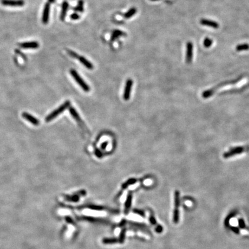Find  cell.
Here are the masks:
<instances>
[{
	"label": "cell",
	"instance_id": "obj_14",
	"mask_svg": "<svg viewBox=\"0 0 249 249\" xmlns=\"http://www.w3.org/2000/svg\"><path fill=\"white\" fill-rule=\"evenodd\" d=\"M131 201H132V194L131 193H129V194L127 196V198L125 204V210H124V214H127L129 212V211L131 208Z\"/></svg>",
	"mask_w": 249,
	"mask_h": 249
},
{
	"label": "cell",
	"instance_id": "obj_31",
	"mask_svg": "<svg viewBox=\"0 0 249 249\" xmlns=\"http://www.w3.org/2000/svg\"><path fill=\"white\" fill-rule=\"evenodd\" d=\"M49 1L51 2H53V0H49Z\"/></svg>",
	"mask_w": 249,
	"mask_h": 249
},
{
	"label": "cell",
	"instance_id": "obj_7",
	"mask_svg": "<svg viewBox=\"0 0 249 249\" xmlns=\"http://www.w3.org/2000/svg\"><path fill=\"white\" fill-rule=\"evenodd\" d=\"M2 5L10 6H22L24 4L23 0H1Z\"/></svg>",
	"mask_w": 249,
	"mask_h": 249
},
{
	"label": "cell",
	"instance_id": "obj_10",
	"mask_svg": "<svg viewBox=\"0 0 249 249\" xmlns=\"http://www.w3.org/2000/svg\"><path fill=\"white\" fill-rule=\"evenodd\" d=\"M193 46L192 43L191 42H188L187 44V48H186V62L189 64L191 61H192V58H193Z\"/></svg>",
	"mask_w": 249,
	"mask_h": 249
},
{
	"label": "cell",
	"instance_id": "obj_8",
	"mask_svg": "<svg viewBox=\"0 0 249 249\" xmlns=\"http://www.w3.org/2000/svg\"><path fill=\"white\" fill-rule=\"evenodd\" d=\"M22 117L35 126H38L39 125V121L38 119L36 118L35 117H34V116H32V115L30 114L29 113H23L22 114Z\"/></svg>",
	"mask_w": 249,
	"mask_h": 249
},
{
	"label": "cell",
	"instance_id": "obj_29",
	"mask_svg": "<svg viewBox=\"0 0 249 249\" xmlns=\"http://www.w3.org/2000/svg\"><path fill=\"white\" fill-rule=\"evenodd\" d=\"M107 144H108V142H103V143L102 144V145H101V148H102V149L105 150V149H106V147H107Z\"/></svg>",
	"mask_w": 249,
	"mask_h": 249
},
{
	"label": "cell",
	"instance_id": "obj_28",
	"mask_svg": "<svg viewBox=\"0 0 249 249\" xmlns=\"http://www.w3.org/2000/svg\"><path fill=\"white\" fill-rule=\"evenodd\" d=\"M133 212H134V213H136V214H139V215H140V216H144V212H142V211H139V210L135 209V210H134V211H133Z\"/></svg>",
	"mask_w": 249,
	"mask_h": 249
},
{
	"label": "cell",
	"instance_id": "obj_19",
	"mask_svg": "<svg viewBox=\"0 0 249 249\" xmlns=\"http://www.w3.org/2000/svg\"><path fill=\"white\" fill-rule=\"evenodd\" d=\"M68 6V4L67 2H65L63 4V6H62V13H61V19L62 20H64L65 15H66V12L67 11V8Z\"/></svg>",
	"mask_w": 249,
	"mask_h": 249
},
{
	"label": "cell",
	"instance_id": "obj_6",
	"mask_svg": "<svg viewBox=\"0 0 249 249\" xmlns=\"http://www.w3.org/2000/svg\"><path fill=\"white\" fill-rule=\"evenodd\" d=\"M132 85H133V81L131 79H128L126 81L125 89H124L123 95V99L125 100H128L130 99Z\"/></svg>",
	"mask_w": 249,
	"mask_h": 249
},
{
	"label": "cell",
	"instance_id": "obj_5",
	"mask_svg": "<svg viewBox=\"0 0 249 249\" xmlns=\"http://www.w3.org/2000/svg\"><path fill=\"white\" fill-rule=\"evenodd\" d=\"M175 209L173 214V222L174 223L177 224L179 222V211L178 208L180 205V198H179V192L178 191H175Z\"/></svg>",
	"mask_w": 249,
	"mask_h": 249
},
{
	"label": "cell",
	"instance_id": "obj_12",
	"mask_svg": "<svg viewBox=\"0 0 249 249\" xmlns=\"http://www.w3.org/2000/svg\"><path fill=\"white\" fill-rule=\"evenodd\" d=\"M49 12H50V4L47 3L45 4L44 11L43 13V16H42V22L44 24L48 23V17H49Z\"/></svg>",
	"mask_w": 249,
	"mask_h": 249
},
{
	"label": "cell",
	"instance_id": "obj_4",
	"mask_svg": "<svg viewBox=\"0 0 249 249\" xmlns=\"http://www.w3.org/2000/svg\"><path fill=\"white\" fill-rule=\"evenodd\" d=\"M71 74L75 81L81 87V88L85 92H89L90 91L89 85L84 81V80L80 76L77 71L74 69H71Z\"/></svg>",
	"mask_w": 249,
	"mask_h": 249
},
{
	"label": "cell",
	"instance_id": "obj_2",
	"mask_svg": "<svg viewBox=\"0 0 249 249\" xmlns=\"http://www.w3.org/2000/svg\"><path fill=\"white\" fill-rule=\"evenodd\" d=\"M246 152L249 153V146L236 147L231 148L229 149V151L225 152L223 154V157L225 159H228L230 157H232L234 156L242 154Z\"/></svg>",
	"mask_w": 249,
	"mask_h": 249
},
{
	"label": "cell",
	"instance_id": "obj_11",
	"mask_svg": "<svg viewBox=\"0 0 249 249\" xmlns=\"http://www.w3.org/2000/svg\"><path fill=\"white\" fill-rule=\"evenodd\" d=\"M69 112H70V113H71V116L74 118L75 119V120L82 126L83 128H84V123H83V121H82V119L80 118V116H79V115L78 114V113H77V112L76 111V110H75V108H73V107H69Z\"/></svg>",
	"mask_w": 249,
	"mask_h": 249
},
{
	"label": "cell",
	"instance_id": "obj_30",
	"mask_svg": "<svg viewBox=\"0 0 249 249\" xmlns=\"http://www.w3.org/2000/svg\"><path fill=\"white\" fill-rule=\"evenodd\" d=\"M71 17L72 19H77L79 17V15H77V14L74 13V14H73L71 15Z\"/></svg>",
	"mask_w": 249,
	"mask_h": 249
},
{
	"label": "cell",
	"instance_id": "obj_1",
	"mask_svg": "<svg viewBox=\"0 0 249 249\" xmlns=\"http://www.w3.org/2000/svg\"><path fill=\"white\" fill-rule=\"evenodd\" d=\"M248 82V80L246 78H242L241 79H239L236 81L219 84L203 92L202 94V97L204 99H208L223 91L240 89L247 84Z\"/></svg>",
	"mask_w": 249,
	"mask_h": 249
},
{
	"label": "cell",
	"instance_id": "obj_23",
	"mask_svg": "<svg viewBox=\"0 0 249 249\" xmlns=\"http://www.w3.org/2000/svg\"><path fill=\"white\" fill-rule=\"evenodd\" d=\"M136 8H132L129 11H128L125 14V16L126 18H129V17H131L132 16H133L136 13Z\"/></svg>",
	"mask_w": 249,
	"mask_h": 249
},
{
	"label": "cell",
	"instance_id": "obj_9",
	"mask_svg": "<svg viewBox=\"0 0 249 249\" xmlns=\"http://www.w3.org/2000/svg\"><path fill=\"white\" fill-rule=\"evenodd\" d=\"M86 194V191L85 190H81L79 192H78V193L73 195L71 196H66V200L70 201L76 202L78 201L79 200L80 197V196H85Z\"/></svg>",
	"mask_w": 249,
	"mask_h": 249
},
{
	"label": "cell",
	"instance_id": "obj_18",
	"mask_svg": "<svg viewBox=\"0 0 249 249\" xmlns=\"http://www.w3.org/2000/svg\"><path fill=\"white\" fill-rule=\"evenodd\" d=\"M249 49V45L247 43H243L237 45L236 50L237 51H242L244 50H248Z\"/></svg>",
	"mask_w": 249,
	"mask_h": 249
},
{
	"label": "cell",
	"instance_id": "obj_32",
	"mask_svg": "<svg viewBox=\"0 0 249 249\" xmlns=\"http://www.w3.org/2000/svg\"><path fill=\"white\" fill-rule=\"evenodd\" d=\"M152 1H157V0H152Z\"/></svg>",
	"mask_w": 249,
	"mask_h": 249
},
{
	"label": "cell",
	"instance_id": "obj_27",
	"mask_svg": "<svg viewBox=\"0 0 249 249\" xmlns=\"http://www.w3.org/2000/svg\"><path fill=\"white\" fill-rule=\"evenodd\" d=\"M155 230H156V232H157L158 233H160L163 231V228L161 225H157V226H156V228Z\"/></svg>",
	"mask_w": 249,
	"mask_h": 249
},
{
	"label": "cell",
	"instance_id": "obj_13",
	"mask_svg": "<svg viewBox=\"0 0 249 249\" xmlns=\"http://www.w3.org/2000/svg\"><path fill=\"white\" fill-rule=\"evenodd\" d=\"M200 23L203 25L211 27H212L214 28H218V27L219 26V24L217 23H216V22H214L212 20H207V19H201L200 20Z\"/></svg>",
	"mask_w": 249,
	"mask_h": 249
},
{
	"label": "cell",
	"instance_id": "obj_22",
	"mask_svg": "<svg viewBox=\"0 0 249 249\" xmlns=\"http://www.w3.org/2000/svg\"><path fill=\"white\" fill-rule=\"evenodd\" d=\"M212 43H213V41L211 39H209L208 38H205V40H204V46L205 48H209V47H211V46L212 45Z\"/></svg>",
	"mask_w": 249,
	"mask_h": 249
},
{
	"label": "cell",
	"instance_id": "obj_3",
	"mask_svg": "<svg viewBox=\"0 0 249 249\" xmlns=\"http://www.w3.org/2000/svg\"><path fill=\"white\" fill-rule=\"evenodd\" d=\"M71 106V102L70 101H66L65 103H64L62 105H61L58 108L54 110L51 113H50L48 115L46 118L45 121L46 122H48L55 118H56L59 114L63 113L67 108L70 107Z\"/></svg>",
	"mask_w": 249,
	"mask_h": 249
},
{
	"label": "cell",
	"instance_id": "obj_25",
	"mask_svg": "<svg viewBox=\"0 0 249 249\" xmlns=\"http://www.w3.org/2000/svg\"><path fill=\"white\" fill-rule=\"evenodd\" d=\"M95 154H96V156H97V157H98L99 158H100V157H102V153L100 152V151L99 150V149H96V150H95Z\"/></svg>",
	"mask_w": 249,
	"mask_h": 249
},
{
	"label": "cell",
	"instance_id": "obj_16",
	"mask_svg": "<svg viewBox=\"0 0 249 249\" xmlns=\"http://www.w3.org/2000/svg\"><path fill=\"white\" fill-rule=\"evenodd\" d=\"M79 60L80 61V62L82 64H83V65L85 66L87 68L89 69H92L94 68V66L93 65L89 62L88 61L86 58H85L83 57H79Z\"/></svg>",
	"mask_w": 249,
	"mask_h": 249
},
{
	"label": "cell",
	"instance_id": "obj_20",
	"mask_svg": "<svg viewBox=\"0 0 249 249\" xmlns=\"http://www.w3.org/2000/svg\"><path fill=\"white\" fill-rule=\"evenodd\" d=\"M117 242L118 240L114 238H105L103 240V243L105 244H113Z\"/></svg>",
	"mask_w": 249,
	"mask_h": 249
},
{
	"label": "cell",
	"instance_id": "obj_21",
	"mask_svg": "<svg viewBox=\"0 0 249 249\" xmlns=\"http://www.w3.org/2000/svg\"><path fill=\"white\" fill-rule=\"evenodd\" d=\"M126 231V229L125 228H124L123 229H122V230L121 231V233L119 234V238L118 241L121 243H123V242L125 240Z\"/></svg>",
	"mask_w": 249,
	"mask_h": 249
},
{
	"label": "cell",
	"instance_id": "obj_17",
	"mask_svg": "<svg viewBox=\"0 0 249 249\" xmlns=\"http://www.w3.org/2000/svg\"><path fill=\"white\" fill-rule=\"evenodd\" d=\"M137 181V180L136 179H134V178L129 179L126 182H125L124 183H123V185H122V188L123 189H125L127 188L129 186L135 183Z\"/></svg>",
	"mask_w": 249,
	"mask_h": 249
},
{
	"label": "cell",
	"instance_id": "obj_26",
	"mask_svg": "<svg viewBox=\"0 0 249 249\" xmlns=\"http://www.w3.org/2000/svg\"><path fill=\"white\" fill-rule=\"evenodd\" d=\"M68 53H69V54L71 55V56L72 57H74V58H79V56L76 54V53H75L74 52H73V51H68Z\"/></svg>",
	"mask_w": 249,
	"mask_h": 249
},
{
	"label": "cell",
	"instance_id": "obj_24",
	"mask_svg": "<svg viewBox=\"0 0 249 249\" xmlns=\"http://www.w3.org/2000/svg\"><path fill=\"white\" fill-rule=\"evenodd\" d=\"M149 222H150V223H151V224L152 225H155V224H156V219L154 218V214H152V213H151L150 215H149Z\"/></svg>",
	"mask_w": 249,
	"mask_h": 249
},
{
	"label": "cell",
	"instance_id": "obj_15",
	"mask_svg": "<svg viewBox=\"0 0 249 249\" xmlns=\"http://www.w3.org/2000/svg\"><path fill=\"white\" fill-rule=\"evenodd\" d=\"M20 46L24 48H36L39 47V44L36 42H25L20 44Z\"/></svg>",
	"mask_w": 249,
	"mask_h": 249
}]
</instances>
